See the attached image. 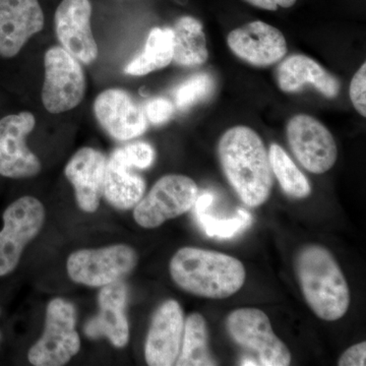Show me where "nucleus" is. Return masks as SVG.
<instances>
[{"instance_id":"9b49d317","label":"nucleus","mask_w":366,"mask_h":366,"mask_svg":"<svg viewBox=\"0 0 366 366\" xmlns=\"http://www.w3.org/2000/svg\"><path fill=\"white\" fill-rule=\"evenodd\" d=\"M35 127V117L28 112L0 119V175L21 179L39 174L40 160L26 144Z\"/></svg>"},{"instance_id":"5701e85b","label":"nucleus","mask_w":366,"mask_h":366,"mask_svg":"<svg viewBox=\"0 0 366 366\" xmlns=\"http://www.w3.org/2000/svg\"><path fill=\"white\" fill-rule=\"evenodd\" d=\"M208 347V327L201 314H192L184 322L182 348L175 365H216Z\"/></svg>"},{"instance_id":"f3484780","label":"nucleus","mask_w":366,"mask_h":366,"mask_svg":"<svg viewBox=\"0 0 366 366\" xmlns=\"http://www.w3.org/2000/svg\"><path fill=\"white\" fill-rule=\"evenodd\" d=\"M129 290L122 280L106 285L99 293V314L89 320L85 333L89 338L105 337L117 348H124L129 340L127 308Z\"/></svg>"},{"instance_id":"6ab92c4d","label":"nucleus","mask_w":366,"mask_h":366,"mask_svg":"<svg viewBox=\"0 0 366 366\" xmlns=\"http://www.w3.org/2000/svg\"><path fill=\"white\" fill-rule=\"evenodd\" d=\"M276 81L281 91L298 93L305 86H314L326 98L333 99L341 90L340 81L315 59L295 54L284 59L276 69Z\"/></svg>"},{"instance_id":"423d86ee","label":"nucleus","mask_w":366,"mask_h":366,"mask_svg":"<svg viewBox=\"0 0 366 366\" xmlns=\"http://www.w3.org/2000/svg\"><path fill=\"white\" fill-rule=\"evenodd\" d=\"M197 197L199 187L192 178L165 175L134 206V221L143 228H157L194 208Z\"/></svg>"},{"instance_id":"9d476101","label":"nucleus","mask_w":366,"mask_h":366,"mask_svg":"<svg viewBox=\"0 0 366 366\" xmlns=\"http://www.w3.org/2000/svg\"><path fill=\"white\" fill-rule=\"evenodd\" d=\"M287 141L298 162L310 173L322 174L331 169L338 157V149L331 132L307 114L289 120Z\"/></svg>"},{"instance_id":"bb28decb","label":"nucleus","mask_w":366,"mask_h":366,"mask_svg":"<svg viewBox=\"0 0 366 366\" xmlns=\"http://www.w3.org/2000/svg\"><path fill=\"white\" fill-rule=\"evenodd\" d=\"M112 155L129 167L137 169L150 167L155 160V151L153 147L144 142L127 144L122 148L117 149Z\"/></svg>"},{"instance_id":"7ed1b4c3","label":"nucleus","mask_w":366,"mask_h":366,"mask_svg":"<svg viewBox=\"0 0 366 366\" xmlns=\"http://www.w3.org/2000/svg\"><path fill=\"white\" fill-rule=\"evenodd\" d=\"M295 271L308 307L320 319H342L350 305V291L333 254L320 245L302 247L295 259Z\"/></svg>"},{"instance_id":"ddd939ff","label":"nucleus","mask_w":366,"mask_h":366,"mask_svg":"<svg viewBox=\"0 0 366 366\" xmlns=\"http://www.w3.org/2000/svg\"><path fill=\"white\" fill-rule=\"evenodd\" d=\"M91 16L90 0H62L54 16L55 32L61 47L85 64L95 61L99 51Z\"/></svg>"},{"instance_id":"f8f14e48","label":"nucleus","mask_w":366,"mask_h":366,"mask_svg":"<svg viewBox=\"0 0 366 366\" xmlns=\"http://www.w3.org/2000/svg\"><path fill=\"white\" fill-rule=\"evenodd\" d=\"M94 113L101 127L117 141L136 139L148 127L142 106L122 89H109L98 95Z\"/></svg>"},{"instance_id":"a878e982","label":"nucleus","mask_w":366,"mask_h":366,"mask_svg":"<svg viewBox=\"0 0 366 366\" xmlns=\"http://www.w3.org/2000/svg\"><path fill=\"white\" fill-rule=\"evenodd\" d=\"M197 218L201 221L202 226L209 236L219 237H232L236 233L242 230L249 222V215L244 211L238 212V217L231 220H218L206 215L204 212L197 211Z\"/></svg>"},{"instance_id":"f03ea898","label":"nucleus","mask_w":366,"mask_h":366,"mask_svg":"<svg viewBox=\"0 0 366 366\" xmlns=\"http://www.w3.org/2000/svg\"><path fill=\"white\" fill-rule=\"evenodd\" d=\"M169 269L178 287L209 300L230 297L242 288L247 278V271L239 259L199 247L177 250L171 259Z\"/></svg>"},{"instance_id":"393cba45","label":"nucleus","mask_w":366,"mask_h":366,"mask_svg":"<svg viewBox=\"0 0 366 366\" xmlns=\"http://www.w3.org/2000/svg\"><path fill=\"white\" fill-rule=\"evenodd\" d=\"M215 81L209 74H197L177 86L174 92L175 104L184 110L201 102L213 93Z\"/></svg>"},{"instance_id":"4468645a","label":"nucleus","mask_w":366,"mask_h":366,"mask_svg":"<svg viewBox=\"0 0 366 366\" xmlns=\"http://www.w3.org/2000/svg\"><path fill=\"white\" fill-rule=\"evenodd\" d=\"M227 44L238 59L254 66H273L287 53V42L281 31L261 21L231 31Z\"/></svg>"},{"instance_id":"20e7f679","label":"nucleus","mask_w":366,"mask_h":366,"mask_svg":"<svg viewBox=\"0 0 366 366\" xmlns=\"http://www.w3.org/2000/svg\"><path fill=\"white\" fill-rule=\"evenodd\" d=\"M76 325V310L71 302L62 298L50 301L42 337L29 350L31 365L61 366L69 362L81 349Z\"/></svg>"},{"instance_id":"dca6fc26","label":"nucleus","mask_w":366,"mask_h":366,"mask_svg":"<svg viewBox=\"0 0 366 366\" xmlns=\"http://www.w3.org/2000/svg\"><path fill=\"white\" fill-rule=\"evenodd\" d=\"M44 28L38 0H0V56L13 59Z\"/></svg>"},{"instance_id":"2eb2a0df","label":"nucleus","mask_w":366,"mask_h":366,"mask_svg":"<svg viewBox=\"0 0 366 366\" xmlns=\"http://www.w3.org/2000/svg\"><path fill=\"white\" fill-rule=\"evenodd\" d=\"M182 308L177 300L163 302L156 310L147 336L144 358L151 366L175 365L183 336Z\"/></svg>"},{"instance_id":"c85d7f7f","label":"nucleus","mask_w":366,"mask_h":366,"mask_svg":"<svg viewBox=\"0 0 366 366\" xmlns=\"http://www.w3.org/2000/svg\"><path fill=\"white\" fill-rule=\"evenodd\" d=\"M144 114L151 124L160 125L165 124L174 113V105L168 99L154 98L149 101L144 107Z\"/></svg>"},{"instance_id":"4be33fe9","label":"nucleus","mask_w":366,"mask_h":366,"mask_svg":"<svg viewBox=\"0 0 366 366\" xmlns=\"http://www.w3.org/2000/svg\"><path fill=\"white\" fill-rule=\"evenodd\" d=\"M172 60V29L154 28L149 34L144 51L127 64L124 71L129 76H146L169 66Z\"/></svg>"},{"instance_id":"f257e3e1","label":"nucleus","mask_w":366,"mask_h":366,"mask_svg":"<svg viewBox=\"0 0 366 366\" xmlns=\"http://www.w3.org/2000/svg\"><path fill=\"white\" fill-rule=\"evenodd\" d=\"M218 158L229 184L243 204L257 208L268 201L274 184L269 152L259 134L244 125L224 132Z\"/></svg>"},{"instance_id":"0eeeda50","label":"nucleus","mask_w":366,"mask_h":366,"mask_svg":"<svg viewBox=\"0 0 366 366\" xmlns=\"http://www.w3.org/2000/svg\"><path fill=\"white\" fill-rule=\"evenodd\" d=\"M44 66L42 102L46 110L59 114L76 108L86 91L81 62L61 46H53L45 53Z\"/></svg>"},{"instance_id":"2f4dec72","label":"nucleus","mask_w":366,"mask_h":366,"mask_svg":"<svg viewBox=\"0 0 366 366\" xmlns=\"http://www.w3.org/2000/svg\"><path fill=\"white\" fill-rule=\"evenodd\" d=\"M0 340H1V334H0Z\"/></svg>"},{"instance_id":"a211bd4d","label":"nucleus","mask_w":366,"mask_h":366,"mask_svg":"<svg viewBox=\"0 0 366 366\" xmlns=\"http://www.w3.org/2000/svg\"><path fill=\"white\" fill-rule=\"evenodd\" d=\"M107 159L96 149H79L66 164V177L71 183L79 209L97 211L103 194Z\"/></svg>"},{"instance_id":"1a4fd4ad","label":"nucleus","mask_w":366,"mask_h":366,"mask_svg":"<svg viewBox=\"0 0 366 366\" xmlns=\"http://www.w3.org/2000/svg\"><path fill=\"white\" fill-rule=\"evenodd\" d=\"M4 228L0 231V277L18 266L24 249L44 225L45 209L39 199L23 197L4 211Z\"/></svg>"},{"instance_id":"7c9ffc66","label":"nucleus","mask_w":366,"mask_h":366,"mask_svg":"<svg viewBox=\"0 0 366 366\" xmlns=\"http://www.w3.org/2000/svg\"><path fill=\"white\" fill-rule=\"evenodd\" d=\"M244 1L252 4V6L274 11H277L279 6L284 7V9L293 6L297 0H244Z\"/></svg>"},{"instance_id":"cd10ccee","label":"nucleus","mask_w":366,"mask_h":366,"mask_svg":"<svg viewBox=\"0 0 366 366\" xmlns=\"http://www.w3.org/2000/svg\"><path fill=\"white\" fill-rule=\"evenodd\" d=\"M349 96L356 112L366 117V64H362L351 79Z\"/></svg>"},{"instance_id":"39448f33","label":"nucleus","mask_w":366,"mask_h":366,"mask_svg":"<svg viewBox=\"0 0 366 366\" xmlns=\"http://www.w3.org/2000/svg\"><path fill=\"white\" fill-rule=\"evenodd\" d=\"M226 327L232 340L254 353L257 365L287 366L291 353L274 335L268 315L257 308H239L230 312Z\"/></svg>"},{"instance_id":"412c9836","label":"nucleus","mask_w":366,"mask_h":366,"mask_svg":"<svg viewBox=\"0 0 366 366\" xmlns=\"http://www.w3.org/2000/svg\"><path fill=\"white\" fill-rule=\"evenodd\" d=\"M172 33V61L183 67L203 66L209 57L203 25L192 16H182L175 23Z\"/></svg>"},{"instance_id":"c756f323","label":"nucleus","mask_w":366,"mask_h":366,"mask_svg":"<svg viewBox=\"0 0 366 366\" xmlns=\"http://www.w3.org/2000/svg\"><path fill=\"white\" fill-rule=\"evenodd\" d=\"M339 366H365L366 365V343L355 344L342 354L338 361Z\"/></svg>"},{"instance_id":"b1692460","label":"nucleus","mask_w":366,"mask_h":366,"mask_svg":"<svg viewBox=\"0 0 366 366\" xmlns=\"http://www.w3.org/2000/svg\"><path fill=\"white\" fill-rule=\"evenodd\" d=\"M273 175L276 177L284 194L293 199H305L312 194V187L307 177L289 157L286 151L277 144H272L269 150Z\"/></svg>"},{"instance_id":"6e6552de","label":"nucleus","mask_w":366,"mask_h":366,"mask_svg":"<svg viewBox=\"0 0 366 366\" xmlns=\"http://www.w3.org/2000/svg\"><path fill=\"white\" fill-rule=\"evenodd\" d=\"M139 257L127 244L102 249H79L69 255L67 274L76 283L88 287H104L122 280L136 268Z\"/></svg>"},{"instance_id":"aec40b11","label":"nucleus","mask_w":366,"mask_h":366,"mask_svg":"<svg viewBox=\"0 0 366 366\" xmlns=\"http://www.w3.org/2000/svg\"><path fill=\"white\" fill-rule=\"evenodd\" d=\"M132 169L134 168L129 167L112 155L106 164L103 196L114 208H134L144 197L146 182Z\"/></svg>"}]
</instances>
